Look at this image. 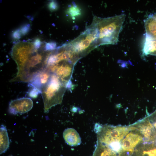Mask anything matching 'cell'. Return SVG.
Masks as SVG:
<instances>
[{
    "mask_svg": "<svg viewBox=\"0 0 156 156\" xmlns=\"http://www.w3.org/2000/svg\"><path fill=\"white\" fill-rule=\"evenodd\" d=\"M125 16V14L106 18L94 16L89 27L94 34L97 47L117 43Z\"/></svg>",
    "mask_w": 156,
    "mask_h": 156,
    "instance_id": "obj_1",
    "label": "cell"
},
{
    "mask_svg": "<svg viewBox=\"0 0 156 156\" xmlns=\"http://www.w3.org/2000/svg\"><path fill=\"white\" fill-rule=\"evenodd\" d=\"M66 90L57 75L52 73L48 83L42 88L41 94L44 112H47L52 107L61 104Z\"/></svg>",
    "mask_w": 156,
    "mask_h": 156,
    "instance_id": "obj_2",
    "label": "cell"
},
{
    "mask_svg": "<svg viewBox=\"0 0 156 156\" xmlns=\"http://www.w3.org/2000/svg\"><path fill=\"white\" fill-rule=\"evenodd\" d=\"M68 44L80 59L97 47L95 35L88 27Z\"/></svg>",
    "mask_w": 156,
    "mask_h": 156,
    "instance_id": "obj_3",
    "label": "cell"
},
{
    "mask_svg": "<svg viewBox=\"0 0 156 156\" xmlns=\"http://www.w3.org/2000/svg\"><path fill=\"white\" fill-rule=\"evenodd\" d=\"M75 64L71 61H63L47 68L55 73L62 83L66 86L70 77Z\"/></svg>",
    "mask_w": 156,
    "mask_h": 156,
    "instance_id": "obj_4",
    "label": "cell"
},
{
    "mask_svg": "<svg viewBox=\"0 0 156 156\" xmlns=\"http://www.w3.org/2000/svg\"><path fill=\"white\" fill-rule=\"evenodd\" d=\"M33 105V101L30 98L23 97L11 101L9 105L8 110L14 115L23 114L30 111Z\"/></svg>",
    "mask_w": 156,
    "mask_h": 156,
    "instance_id": "obj_5",
    "label": "cell"
},
{
    "mask_svg": "<svg viewBox=\"0 0 156 156\" xmlns=\"http://www.w3.org/2000/svg\"><path fill=\"white\" fill-rule=\"evenodd\" d=\"M52 73L50 70L46 68L36 75L29 83V86L36 88L41 91L42 88L49 81Z\"/></svg>",
    "mask_w": 156,
    "mask_h": 156,
    "instance_id": "obj_6",
    "label": "cell"
},
{
    "mask_svg": "<svg viewBox=\"0 0 156 156\" xmlns=\"http://www.w3.org/2000/svg\"><path fill=\"white\" fill-rule=\"evenodd\" d=\"M63 137L65 142L71 146H76L81 142V138L78 133L74 129L68 128L63 132Z\"/></svg>",
    "mask_w": 156,
    "mask_h": 156,
    "instance_id": "obj_7",
    "label": "cell"
},
{
    "mask_svg": "<svg viewBox=\"0 0 156 156\" xmlns=\"http://www.w3.org/2000/svg\"><path fill=\"white\" fill-rule=\"evenodd\" d=\"M144 24L146 34L156 39V13L150 15Z\"/></svg>",
    "mask_w": 156,
    "mask_h": 156,
    "instance_id": "obj_8",
    "label": "cell"
},
{
    "mask_svg": "<svg viewBox=\"0 0 156 156\" xmlns=\"http://www.w3.org/2000/svg\"><path fill=\"white\" fill-rule=\"evenodd\" d=\"M0 154L5 153L9 146V140L7 129L3 125L0 128Z\"/></svg>",
    "mask_w": 156,
    "mask_h": 156,
    "instance_id": "obj_9",
    "label": "cell"
},
{
    "mask_svg": "<svg viewBox=\"0 0 156 156\" xmlns=\"http://www.w3.org/2000/svg\"><path fill=\"white\" fill-rule=\"evenodd\" d=\"M68 13L72 17H75L80 15L81 11L76 6H72L68 9Z\"/></svg>",
    "mask_w": 156,
    "mask_h": 156,
    "instance_id": "obj_10",
    "label": "cell"
},
{
    "mask_svg": "<svg viewBox=\"0 0 156 156\" xmlns=\"http://www.w3.org/2000/svg\"><path fill=\"white\" fill-rule=\"evenodd\" d=\"M32 88L29 92V95L32 98H36L39 94L41 93V91L34 87H31Z\"/></svg>",
    "mask_w": 156,
    "mask_h": 156,
    "instance_id": "obj_11",
    "label": "cell"
},
{
    "mask_svg": "<svg viewBox=\"0 0 156 156\" xmlns=\"http://www.w3.org/2000/svg\"><path fill=\"white\" fill-rule=\"evenodd\" d=\"M30 29V24H26L22 26L20 29L21 34L24 35L29 32Z\"/></svg>",
    "mask_w": 156,
    "mask_h": 156,
    "instance_id": "obj_12",
    "label": "cell"
},
{
    "mask_svg": "<svg viewBox=\"0 0 156 156\" xmlns=\"http://www.w3.org/2000/svg\"><path fill=\"white\" fill-rule=\"evenodd\" d=\"M58 6L57 2L54 1H52L49 2L48 4V8L51 11L56 10L58 8Z\"/></svg>",
    "mask_w": 156,
    "mask_h": 156,
    "instance_id": "obj_13",
    "label": "cell"
},
{
    "mask_svg": "<svg viewBox=\"0 0 156 156\" xmlns=\"http://www.w3.org/2000/svg\"><path fill=\"white\" fill-rule=\"evenodd\" d=\"M56 46V44L55 42H48L45 44V49L46 51L53 50L55 49Z\"/></svg>",
    "mask_w": 156,
    "mask_h": 156,
    "instance_id": "obj_14",
    "label": "cell"
},
{
    "mask_svg": "<svg viewBox=\"0 0 156 156\" xmlns=\"http://www.w3.org/2000/svg\"><path fill=\"white\" fill-rule=\"evenodd\" d=\"M21 35L20 29H17L13 32L12 36L14 39L18 40L21 38Z\"/></svg>",
    "mask_w": 156,
    "mask_h": 156,
    "instance_id": "obj_15",
    "label": "cell"
},
{
    "mask_svg": "<svg viewBox=\"0 0 156 156\" xmlns=\"http://www.w3.org/2000/svg\"><path fill=\"white\" fill-rule=\"evenodd\" d=\"M41 44V42L39 38H37L34 42V46L36 49H38L40 48Z\"/></svg>",
    "mask_w": 156,
    "mask_h": 156,
    "instance_id": "obj_16",
    "label": "cell"
}]
</instances>
